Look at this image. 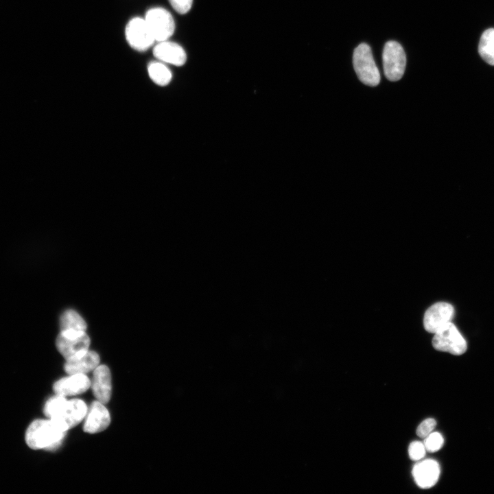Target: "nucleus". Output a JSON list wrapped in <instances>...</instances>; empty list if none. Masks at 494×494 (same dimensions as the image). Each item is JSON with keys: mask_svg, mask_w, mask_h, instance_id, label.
Wrapping results in <instances>:
<instances>
[{"mask_svg": "<svg viewBox=\"0 0 494 494\" xmlns=\"http://www.w3.org/2000/svg\"><path fill=\"white\" fill-rule=\"evenodd\" d=\"M66 432L51 419H37L28 426L25 440L33 449H54L62 441Z\"/></svg>", "mask_w": 494, "mask_h": 494, "instance_id": "1", "label": "nucleus"}, {"mask_svg": "<svg viewBox=\"0 0 494 494\" xmlns=\"http://www.w3.org/2000/svg\"><path fill=\"white\" fill-rule=\"evenodd\" d=\"M353 63L360 80L366 85L375 86L380 82V74L373 57L370 47L360 44L354 50Z\"/></svg>", "mask_w": 494, "mask_h": 494, "instance_id": "2", "label": "nucleus"}, {"mask_svg": "<svg viewBox=\"0 0 494 494\" xmlns=\"http://www.w3.org/2000/svg\"><path fill=\"white\" fill-rule=\"evenodd\" d=\"M87 414V406L80 399L67 400L59 405L49 419L54 421L62 430L67 432L77 425Z\"/></svg>", "mask_w": 494, "mask_h": 494, "instance_id": "3", "label": "nucleus"}, {"mask_svg": "<svg viewBox=\"0 0 494 494\" xmlns=\"http://www.w3.org/2000/svg\"><path fill=\"white\" fill-rule=\"evenodd\" d=\"M434 334L432 346L437 351L460 355L467 349L465 339L451 322L444 325Z\"/></svg>", "mask_w": 494, "mask_h": 494, "instance_id": "4", "label": "nucleus"}, {"mask_svg": "<svg viewBox=\"0 0 494 494\" xmlns=\"http://www.w3.org/2000/svg\"><path fill=\"white\" fill-rule=\"evenodd\" d=\"M382 59L386 78L392 82L400 80L406 64L405 54L402 46L394 40L387 42L384 47Z\"/></svg>", "mask_w": 494, "mask_h": 494, "instance_id": "5", "label": "nucleus"}, {"mask_svg": "<svg viewBox=\"0 0 494 494\" xmlns=\"http://www.w3.org/2000/svg\"><path fill=\"white\" fill-rule=\"evenodd\" d=\"M56 344L58 351L68 360L88 351L90 338L83 331H61Z\"/></svg>", "mask_w": 494, "mask_h": 494, "instance_id": "6", "label": "nucleus"}, {"mask_svg": "<svg viewBox=\"0 0 494 494\" xmlns=\"http://www.w3.org/2000/svg\"><path fill=\"white\" fill-rule=\"evenodd\" d=\"M145 21L155 40H168L174 34L175 23L172 14L162 8H154L147 11Z\"/></svg>", "mask_w": 494, "mask_h": 494, "instance_id": "7", "label": "nucleus"}, {"mask_svg": "<svg viewBox=\"0 0 494 494\" xmlns=\"http://www.w3.org/2000/svg\"><path fill=\"white\" fill-rule=\"evenodd\" d=\"M125 34L130 47L139 51L147 50L155 41L144 19H131L126 27Z\"/></svg>", "mask_w": 494, "mask_h": 494, "instance_id": "8", "label": "nucleus"}, {"mask_svg": "<svg viewBox=\"0 0 494 494\" xmlns=\"http://www.w3.org/2000/svg\"><path fill=\"white\" fill-rule=\"evenodd\" d=\"M454 315V307L445 302H438L430 307L423 318L425 329L434 333L444 325L451 322Z\"/></svg>", "mask_w": 494, "mask_h": 494, "instance_id": "9", "label": "nucleus"}, {"mask_svg": "<svg viewBox=\"0 0 494 494\" xmlns=\"http://www.w3.org/2000/svg\"><path fill=\"white\" fill-rule=\"evenodd\" d=\"M440 473L438 463L432 459L420 461L412 469L414 480L421 489H429L434 486L439 479Z\"/></svg>", "mask_w": 494, "mask_h": 494, "instance_id": "10", "label": "nucleus"}, {"mask_svg": "<svg viewBox=\"0 0 494 494\" xmlns=\"http://www.w3.org/2000/svg\"><path fill=\"white\" fill-rule=\"evenodd\" d=\"M91 387V380L85 374H71L55 382L53 386L56 395L63 397L84 392Z\"/></svg>", "mask_w": 494, "mask_h": 494, "instance_id": "11", "label": "nucleus"}, {"mask_svg": "<svg viewBox=\"0 0 494 494\" xmlns=\"http://www.w3.org/2000/svg\"><path fill=\"white\" fill-rule=\"evenodd\" d=\"M110 417L108 410L99 401H93L84 424V431L94 434L104 430L109 425Z\"/></svg>", "mask_w": 494, "mask_h": 494, "instance_id": "12", "label": "nucleus"}, {"mask_svg": "<svg viewBox=\"0 0 494 494\" xmlns=\"http://www.w3.org/2000/svg\"><path fill=\"white\" fill-rule=\"evenodd\" d=\"M91 386L97 401L103 404L109 401L112 390L111 375L106 366L100 365L94 370Z\"/></svg>", "mask_w": 494, "mask_h": 494, "instance_id": "13", "label": "nucleus"}, {"mask_svg": "<svg viewBox=\"0 0 494 494\" xmlns=\"http://www.w3.org/2000/svg\"><path fill=\"white\" fill-rule=\"evenodd\" d=\"M153 54L158 60L176 66L183 65L187 60L183 48L167 40L158 42L154 47Z\"/></svg>", "mask_w": 494, "mask_h": 494, "instance_id": "14", "label": "nucleus"}, {"mask_svg": "<svg viewBox=\"0 0 494 494\" xmlns=\"http://www.w3.org/2000/svg\"><path fill=\"white\" fill-rule=\"evenodd\" d=\"M99 363L98 354L93 351L86 352L66 360L64 370L71 374H85L95 370Z\"/></svg>", "mask_w": 494, "mask_h": 494, "instance_id": "15", "label": "nucleus"}, {"mask_svg": "<svg viewBox=\"0 0 494 494\" xmlns=\"http://www.w3.org/2000/svg\"><path fill=\"white\" fill-rule=\"evenodd\" d=\"M478 51L488 64L494 65V28L485 30L480 39Z\"/></svg>", "mask_w": 494, "mask_h": 494, "instance_id": "16", "label": "nucleus"}, {"mask_svg": "<svg viewBox=\"0 0 494 494\" xmlns=\"http://www.w3.org/2000/svg\"><path fill=\"white\" fill-rule=\"evenodd\" d=\"M61 331L74 330L83 331L86 329V323L84 320L75 311L69 309L65 311L60 319Z\"/></svg>", "mask_w": 494, "mask_h": 494, "instance_id": "17", "label": "nucleus"}, {"mask_svg": "<svg viewBox=\"0 0 494 494\" xmlns=\"http://www.w3.org/2000/svg\"><path fill=\"white\" fill-rule=\"evenodd\" d=\"M148 74L152 80L159 86L167 85L172 78L168 67L160 62H152L148 67Z\"/></svg>", "mask_w": 494, "mask_h": 494, "instance_id": "18", "label": "nucleus"}, {"mask_svg": "<svg viewBox=\"0 0 494 494\" xmlns=\"http://www.w3.org/2000/svg\"><path fill=\"white\" fill-rule=\"evenodd\" d=\"M424 446L428 452H436L441 449L444 444V438L438 432H432L424 438Z\"/></svg>", "mask_w": 494, "mask_h": 494, "instance_id": "19", "label": "nucleus"}, {"mask_svg": "<svg viewBox=\"0 0 494 494\" xmlns=\"http://www.w3.org/2000/svg\"><path fill=\"white\" fill-rule=\"evenodd\" d=\"M425 447L423 443L420 441H413L410 444L408 448L409 457L411 460L419 461L421 460L425 455Z\"/></svg>", "mask_w": 494, "mask_h": 494, "instance_id": "20", "label": "nucleus"}, {"mask_svg": "<svg viewBox=\"0 0 494 494\" xmlns=\"http://www.w3.org/2000/svg\"><path fill=\"white\" fill-rule=\"evenodd\" d=\"M436 425V421L432 418H428L422 421L416 429V434L421 438H425L432 433Z\"/></svg>", "mask_w": 494, "mask_h": 494, "instance_id": "21", "label": "nucleus"}, {"mask_svg": "<svg viewBox=\"0 0 494 494\" xmlns=\"http://www.w3.org/2000/svg\"><path fill=\"white\" fill-rule=\"evenodd\" d=\"M172 8L179 14H184L189 11L193 0H169Z\"/></svg>", "mask_w": 494, "mask_h": 494, "instance_id": "22", "label": "nucleus"}]
</instances>
